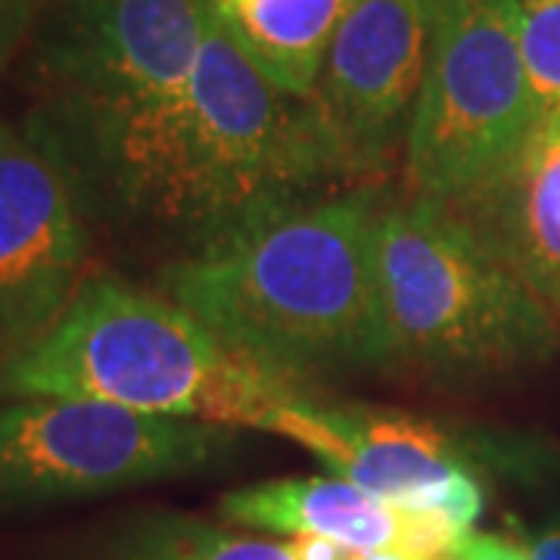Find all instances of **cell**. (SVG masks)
Returning <instances> with one entry per match:
<instances>
[{"mask_svg":"<svg viewBox=\"0 0 560 560\" xmlns=\"http://www.w3.org/2000/svg\"><path fill=\"white\" fill-rule=\"evenodd\" d=\"M327 430L318 455L337 477L408 514H442L464 529L480 521V467H523L533 445L523 436L467 427L359 401L318 399Z\"/></svg>","mask_w":560,"mask_h":560,"instance_id":"ba28073f","label":"cell"},{"mask_svg":"<svg viewBox=\"0 0 560 560\" xmlns=\"http://www.w3.org/2000/svg\"><path fill=\"white\" fill-rule=\"evenodd\" d=\"M377 256L396 368L477 386L558 352L551 305L452 206L415 194L386 202Z\"/></svg>","mask_w":560,"mask_h":560,"instance_id":"5b68a950","label":"cell"},{"mask_svg":"<svg viewBox=\"0 0 560 560\" xmlns=\"http://www.w3.org/2000/svg\"><path fill=\"white\" fill-rule=\"evenodd\" d=\"M290 551L296 560H355V548H346L340 541L320 539V536H296L290 541Z\"/></svg>","mask_w":560,"mask_h":560,"instance_id":"d6986e66","label":"cell"},{"mask_svg":"<svg viewBox=\"0 0 560 560\" xmlns=\"http://www.w3.org/2000/svg\"><path fill=\"white\" fill-rule=\"evenodd\" d=\"M209 0H50L20 57L22 128L91 228L138 241L178 150Z\"/></svg>","mask_w":560,"mask_h":560,"instance_id":"6da1fadb","label":"cell"},{"mask_svg":"<svg viewBox=\"0 0 560 560\" xmlns=\"http://www.w3.org/2000/svg\"><path fill=\"white\" fill-rule=\"evenodd\" d=\"M352 184L312 97L280 91L212 13L187 121L140 241L209 256Z\"/></svg>","mask_w":560,"mask_h":560,"instance_id":"277c9868","label":"cell"},{"mask_svg":"<svg viewBox=\"0 0 560 560\" xmlns=\"http://www.w3.org/2000/svg\"><path fill=\"white\" fill-rule=\"evenodd\" d=\"M455 560H529L526 548L501 536H489V533H470L464 545L458 548Z\"/></svg>","mask_w":560,"mask_h":560,"instance_id":"e0dca14e","label":"cell"},{"mask_svg":"<svg viewBox=\"0 0 560 560\" xmlns=\"http://www.w3.org/2000/svg\"><path fill=\"white\" fill-rule=\"evenodd\" d=\"M241 430L109 401L0 399V508H38L206 474L237 455Z\"/></svg>","mask_w":560,"mask_h":560,"instance_id":"52a82bcc","label":"cell"},{"mask_svg":"<svg viewBox=\"0 0 560 560\" xmlns=\"http://www.w3.org/2000/svg\"><path fill=\"white\" fill-rule=\"evenodd\" d=\"M47 3H50V0H47Z\"/></svg>","mask_w":560,"mask_h":560,"instance_id":"7402d4cb","label":"cell"},{"mask_svg":"<svg viewBox=\"0 0 560 560\" xmlns=\"http://www.w3.org/2000/svg\"><path fill=\"white\" fill-rule=\"evenodd\" d=\"M35 396L109 401L305 445L318 389L241 355L156 287L91 271L38 340L0 359V399Z\"/></svg>","mask_w":560,"mask_h":560,"instance_id":"3957f363","label":"cell"},{"mask_svg":"<svg viewBox=\"0 0 560 560\" xmlns=\"http://www.w3.org/2000/svg\"><path fill=\"white\" fill-rule=\"evenodd\" d=\"M47 0H0V81L20 62Z\"/></svg>","mask_w":560,"mask_h":560,"instance_id":"2e32d148","label":"cell"},{"mask_svg":"<svg viewBox=\"0 0 560 560\" xmlns=\"http://www.w3.org/2000/svg\"><path fill=\"white\" fill-rule=\"evenodd\" d=\"M212 7H221V3H231V0H209Z\"/></svg>","mask_w":560,"mask_h":560,"instance_id":"44dd1931","label":"cell"},{"mask_svg":"<svg viewBox=\"0 0 560 560\" xmlns=\"http://www.w3.org/2000/svg\"><path fill=\"white\" fill-rule=\"evenodd\" d=\"M452 209L560 318V116L539 119L521 153Z\"/></svg>","mask_w":560,"mask_h":560,"instance_id":"8fae6325","label":"cell"},{"mask_svg":"<svg viewBox=\"0 0 560 560\" xmlns=\"http://www.w3.org/2000/svg\"><path fill=\"white\" fill-rule=\"evenodd\" d=\"M536 125L514 0H436L405 138L408 194L460 206L521 153Z\"/></svg>","mask_w":560,"mask_h":560,"instance_id":"8992f818","label":"cell"},{"mask_svg":"<svg viewBox=\"0 0 560 560\" xmlns=\"http://www.w3.org/2000/svg\"><path fill=\"white\" fill-rule=\"evenodd\" d=\"M94 228L22 121L0 116V359L38 340L79 293Z\"/></svg>","mask_w":560,"mask_h":560,"instance_id":"30bf717a","label":"cell"},{"mask_svg":"<svg viewBox=\"0 0 560 560\" xmlns=\"http://www.w3.org/2000/svg\"><path fill=\"white\" fill-rule=\"evenodd\" d=\"M523 548L529 560H560V508L539 529L523 536Z\"/></svg>","mask_w":560,"mask_h":560,"instance_id":"ac0fdd59","label":"cell"},{"mask_svg":"<svg viewBox=\"0 0 560 560\" xmlns=\"http://www.w3.org/2000/svg\"><path fill=\"white\" fill-rule=\"evenodd\" d=\"M539 119L560 116V0H514Z\"/></svg>","mask_w":560,"mask_h":560,"instance_id":"9a60e30c","label":"cell"},{"mask_svg":"<svg viewBox=\"0 0 560 560\" xmlns=\"http://www.w3.org/2000/svg\"><path fill=\"white\" fill-rule=\"evenodd\" d=\"M355 560H418L401 548H374V551H355Z\"/></svg>","mask_w":560,"mask_h":560,"instance_id":"ffe728a7","label":"cell"},{"mask_svg":"<svg viewBox=\"0 0 560 560\" xmlns=\"http://www.w3.org/2000/svg\"><path fill=\"white\" fill-rule=\"evenodd\" d=\"M219 517L243 529L320 536L355 551L399 548L405 511L342 477L253 482L219 501Z\"/></svg>","mask_w":560,"mask_h":560,"instance_id":"7c38bea8","label":"cell"},{"mask_svg":"<svg viewBox=\"0 0 560 560\" xmlns=\"http://www.w3.org/2000/svg\"><path fill=\"white\" fill-rule=\"evenodd\" d=\"M349 7L352 0H231L212 13L280 91L308 101Z\"/></svg>","mask_w":560,"mask_h":560,"instance_id":"4fadbf2b","label":"cell"},{"mask_svg":"<svg viewBox=\"0 0 560 560\" xmlns=\"http://www.w3.org/2000/svg\"><path fill=\"white\" fill-rule=\"evenodd\" d=\"M386 202L381 184L327 194L219 253L168 259L150 287L300 386L396 368L377 256Z\"/></svg>","mask_w":560,"mask_h":560,"instance_id":"7a4b0ae2","label":"cell"},{"mask_svg":"<svg viewBox=\"0 0 560 560\" xmlns=\"http://www.w3.org/2000/svg\"><path fill=\"white\" fill-rule=\"evenodd\" d=\"M436 0H352L312 103L352 184H377L405 150L433 38Z\"/></svg>","mask_w":560,"mask_h":560,"instance_id":"9c48e42d","label":"cell"},{"mask_svg":"<svg viewBox=\"0 0 560 560\" xmlns=\"http://www.w3.org/2000/svg\"><path fill=\"white\" fill-rule=\"evenodd\" d=\"M81 560H296L290 541L241 536L165 508L128 511L81 545Z\"/></svg>","mask_w":560,"mask_h":560,"instance_id":"5bb4252c","label":"cell"}]
</instances>
